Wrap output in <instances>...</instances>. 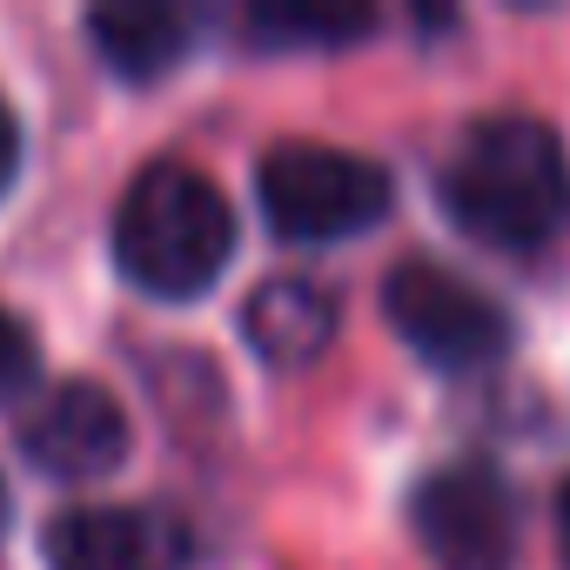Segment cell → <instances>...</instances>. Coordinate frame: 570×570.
Returning <instances> with one entry per match:
<instances>
[{
	"instance_id": "obj_8",
	"label": "cell",
	"mask_w": 570,
	"mask_h": 570,
	"mask_svg": "<svg viewBox=\"0 0 570 570\" xmlns=\"http://www.w3.org/2000/svg\"><path fill=\"white\" fill-rule=\"evenodd\" d=\"M242 336L262 363L275 370H303L336 343V296L309 275H275L248 296L242 309Z\"/></svg>"
},
{
	"instance_id": "obj_5",
	"label": "cell",
	"mask_w": 570,
	"mask_h": 570,
	"mask_svg": "<svg viewBox=\"0 0 570 570\" xmlns=\"http://www.w3.org/2000/svg\"><path fill=\"white\" fill-rule=\"evenodd\" d=\"M410 530L436 570H510L517 563V497L476 456L443 463L416 483Z\"/></svg>"
},
{
	"instance_id": "obj_6",
	"label": "cell",
	"mask_w": 570,
	"mask_h": 570,
	"mask_svg": "<svg viewBox=\"0 0 570 570\" xmlns=\"http://www.w3.org/2000/svg\"><path fill=\"white\" fill-rule=\"evenodd\" d=\"M41 557L48 570H181L188 530L141 503H81L48 523Z\"/></svg>"
},
{
	"instance_id": "obj_3",
	"label": "cell",
	"mask_w": 570,
	"mask_h": 570,
	"mask_svg": "<svg viewBox=\"0 0 570 570\" xmlns=\"http://www.w3.org/2000/svg\"><path fill=\"white\" fill-rule=\"evenodd\" d=\"M262 222L282 242H343L390 215V168L323 141H275L255 168Z\"/></svg>"
},
{
	"instance_id": "obj_11",
	"label": "cell",
	"mask_w": 570,
	"mask_h": 570,
	"mask_svg": "<svg viewBox=\"0 0 570 570\" xmlns=\"http://www.w3.org/2000/svg\"><path fill=\"white\" fill-rule=\"evenodd\" d=\"M35 370H41V343H35V330H28L21 316L0 309V403L21 396V390L35 383Z\"/></svg>"
},
{
	"instance_id": "obj_14",
	"label": "cell",
	"mask_w": 570,
	"mask_h": 570,
	"mask_svg": "<svg viewBox=\"0 0 570 570\" xmlns=\"http://www.w3.org/2000/svg\"><path fill=\"white\" fill-rule=\"evenodd\" d=\"M0 523H8V490H0Z\"/></svg>"
},
{
	"instance_id": "obj_2",
	"label": "cell",
	"mask_w": 570,
	"mask_h": 570,
	"mask_svg": "<svg viewBox=\"0 0 570 570\" xmlns=\"http://www.w3.org/2000/svg\"><path fill=\"white\" fill-rule=\"evenodd\" d=\"M443 208L490 248H537L563 215V148L530 115H490L443 168Z\"/></svg>"
},
{
	"instance_id": "obj_7",
	"label": "cell",
	"mask_w": 570,
	"mask_h": 570,
	"mask_svg": "<svg viewBox=\"0 0 570 570\" xmlns=\"http://www.w3.org/2000/svg\"><path fill=\"white\" fill-rule=\"evenodd\" d=\"M21 450H28L35 470H48L61 483H88V476H108L128 456V416L101 383L75 376V383H55L28 410Z\"/></svg>"
},
{
	"instance_id": "obj_10",
	"label": "cell",
	"mask_w": 570,
	"mask_h": 570,
	"mask_svg": "<svg viewBox=\"0 0 570 570\" xmlns=\"http://www.w3.org/2000/svg\"><path fill=\"white\" fill-rule=\"evenodd\" d=\"M376 28V8H343V0H262L248 8V41L262 48H343Z\"/></svg>"
},
{
	"instance_id": "obj_4",
	"label": "cell",
	"mask_w": 570,
	"mask_h": 570,
	"mask_svg": "<svg viewBox=\"0 0 570 570\" xmlns=\"http://www.w3.org/2000/svg\"><path fill=\"white\" fill-rule=\"evenodd\" d=\"M383 316L436 370H490L510 350V309L443 262H403L383 282Z\"/></svg>"
},
{
	"instance_id": "obj_13",
	"label": "cell",
	"mask_w": 570,
	"mask_h": 570,
	"mask_svg": "<svg viewBox=\"0 0 570 570\" xmlns=\"http://www.w3.org/2000/svg\"><path fill=\"white\" fill-rule=\"evenodd\" d=\"M557 530H563V557H570V483H563V497H557Z\"/></svg>"
},
{
	"instance_id": "obj_9",
	"label": "cell",
	"mask_w": 570,
	"mask_h": 570,
	"mask_svg": "<svg viewBox=\"0 0 570 570\" xmlns=\"http://www.w3.org/2000/svg\"><path fill=\"white\" fill-rule=\"evenodd\" d=\"M88 35H95L101 61L121 81H161L168 68L188 61V48L202 35V14L195 8H161V0H128V8H95Z\"/></svg>"
},
{
	"instance_id": "obj_1",
	"label": "cell",
	"mask_w": 570,
	"mask_h": 570,
	"mask_svg": "<svg viewBox=\"0 0 570 570\" xmlns=\"http://www.w3.org/2000/svg\"><path fill=\"white\" fill-rule=\"evenodd\" d=\"M235 255L228 195L188 161H148L115 208V262L148 296H202Z\"/></svg>"
},
{
	"instance_id": "obj_12",
	"label": "cell",
	"mask_w": 570,
	"mask_h": 570,
	"mask_svg": "<svg viewBox=\"0 0 570 570\" xmlns=\"http://www.w3.org/2000/svg\"><path fill=\"white\" fill-rule=\"evenodd\" d=\"M14 175H21V121H14L8 101H0V195L14 188Z\"/></svg>"
}]
</instances>
